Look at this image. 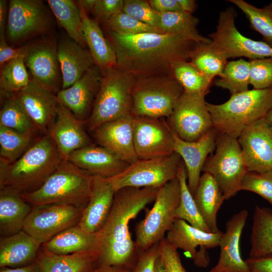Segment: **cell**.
I'll list each match as a JSON object with an SVG mask.
<instances>
[{"mask_svg": "<svg viewBox=\"0 0 272 272\" xmlns=\"http://www.w3.org/2000/svg\"><path fill=\"white\" fill-rule=\"evenodd\" d=\"M83 210L63 203L32 207L24 221L23 230L42 244L61 232L78 225Z\"/></svg>", "mask_w": 272, "mask_h": 272, "instance_id": "14", "label": "cell"}, {"mask_svg": "<svg viewBox=\"0 0 272 272\" xmlns=\"http://www.w3.org/2000/svg\"><path fill=\"white\" fill-rule=\"evenodd\" d=\"M24 59L31 80L53 94L62 87V76L54 38L44 37L24 46Z\"/></svg>", "mask_w": 272, "mask_h": 272, "instance_id": "15", "label": "cell"}, {"mask_svg": "<svg viewBox=\"0 0 272 272\" xmlns=\"http://www.w3.org/2000/svg\"><path fill=\"white\" fill-rule=\"evenodd\" d=\"M122 12L142 22L160 29V13L153 10L148 1L124 0Z\"/></svg>", "mask_w": 272, "mask_h": 272, "instance_id": "47", "label": "cell"}, {"mask_svg": "<svg viewBox=\"0 0 272 272\" xmlns=\"http://www.w3.org/2000/svg\"><path fill=\"white\" fill-rule=\"evenodd\" d=\"M33 135L0 126V167L18 159L32 145Z\"/></svg>", "mask_w": 272, "mask_h": 272, "instance_id": "40", "label": "cell"}, {"mask_svg": "<svg viewBox=\"0 0 272 272\" xmlns=\"http://www.w3.org/2000/svg\"><path fill=\"white\" fill-rule=\"evenodd\" d=\"M237 14L232 8L220 12L216 30L209 35L212 45L227 59L246 57L250 59L272 57V47L263 41L247 38L235 24Z\"/></svg>", "mask_w": 272, "mask_h": 272, "instance_id": "12", "label": "cell"}, {"mask_svg": "<svg viewBox=\"0 0 272 272\" xmlns=\"http://www.w3.org/2000/svg\"><path fill=\"white\" fill-rule=\"evenodd\" d=\"M57 55L62 76L61 89L73 85L95 65L89 49L72 39H63L57 44Z\"/></svg>", "mask_w": 272, "mask_h": 272, "instance_id": "27", "label": "cell"}, {"mask_svg": "<svg viewBox=\"0 0 272 272\" xmlns=\"http://www.w3.org/2000/svg\"><path fill=\"white\" fill-rule=\"evenodd\" d=\"M124 0H97L92 13L95 20L104 23L122 12Z\"/></svg>", "mask_w": 272, "mask_h": 272, "instance_id": "50", "label": "cell"}, {"mask_svg": "<svg viewBox=\"0 0 272 272\" xmlns=\"http://www.w3.org/2000/svg\"><path fill=\"white\" fill-rule=\"evenodd\" d=\"M1 67L0 75L1 95L10 98L29 84L31 79L26 69L24 58L12 59Z\"/></svg>", "mask_w": 272, "mask_h": 272, "instance_id": "39", "label": "cell"}, {"mask_svg": "<svg viewBox=\"0 0 272 272\" xmlns=\"http://www.w3.org/2000/svg\"><path fill=\"white\" fill-rule=\"evenodd\" d=\"M108 32L121 35H133L145 33H165L161 30L142 22L122 12L104 23Z\"/></svg>", "mask_w": 272, "mask_h": 272, "instance_id": "45", "label": "cell"}, {"mask_svg": "<svg viewBox=\"0 0 272 272\" xmlns=\"http://www.w3.org/2000/svg\"><path fill=\"white\" fill-rule=\"evenodd\" d=\"M180 197L177 177L159 188L152 209L135 227V243L139 253L148 250L164 238L176 219L175 211Z\"/></svg>", "mask_w": 272, "mask_h": 272, "instance_id": "8", "label": "cell"}, {"mask_svg": "<svg viewBox=\"0 0 272 272\" xmlns=\"http://www.w3.org/2000/svg\"><path fill=\"white\" fill-rule=\"evenodd\" d=\"M152 8L162 14L181 11L177 0H149Z\"/></svg>", "mask_w": 272, "mask_h": 272, "instance_id": "54", "label": "cell"}, {"mask_svg": "<svg viewBox=\"0 0 272 272\" xmlns=\"http://www.w3.org/2000/svg\"><path fill=\"white\" fill-rule=\"evenodd\" d=\"M207 107L217 131L237 139L247 126L265 117L272 108V86L231 95L220 104L207 102Z\"/></svg>", "mask_w": 272, "mask_h": 272, "instance_id": "5", "label": "cell"}, {"mask_svg": "<svg viewBox=\"0 0 272 272\" xmlns=\"http://www.w3.org/2000/svg\"><path fill=\"white\" fill-rule=\"evenodd\" d=\"M77 2L83 7L87 13H92L97 0H80Z\"/></svg>", "mask_w": 272, "mask_h": 272, "instance_id": "59", "label": "cell"}, {"mask_svg": "<svg viewBox=\"0 0 272 272\" xmlns=\"http://www.w3.org/2000/svg\"><path fill=\"white\" fill-rule=\"evenodd\" d=\"M84 272H97V271H96V268H95L94 269L87 270V271H85Z\"/></svg>", "mask_w": 272, "mask_h": 272, "instance_id": "62", "label": "cell"}, {"mask_svg": "<svg viewBox=\"0 0 272 272\" xmlns=\"http://www.w3.org/2000/svg\"><path fill=\"white\" fill-rule=\"evenodd\" d=\"M13 97L36 130L47 133L55 120L59 106L56 95L31 80L28 86L16 93Z\"/></svg>", "mask_w": 272, "mask_h": 272, "instance_id": "19", "label": "cell"}, {"mask_svg": "<svg viewBox=\"0 0 272 272\" xmlns=\"http://www.w3.org/2000/svg\"><path fill=\"white\" fill-rule=\"evenodd\" d=\"M172 76L189 93L206 95L212 80L200 72L190 62L178 61L171 69Z\"/></svg>", "mask_w": 272, "mask_h": 272, "instance_id": "41", "label": "cell"}, {"mask_svg": "<svg viewBox=\"0 0 272 272\" xmlns=\"http://www.w3.org/2000/svg\"><path fill=\"white\" fill-rule=\"evenodd\" d=\"M240 9L248 19L250 27L259 33L263 42L272 47V2L262 8L243 0H229Z\"/></svg>", "mask_w": 272, "mask_h": 272, "instance_id": "42", "label": "cell"}, {"mask_svg": "<svg viewBox=\"0 0 272 272\" xmlns=\"http://www.w3.org/2000/svg\"><path fill=\"white\" fill-rule=\"evenodd\" d=\"M240 189L258 194L272 206V170L248 172L242 180Z\"/></svg>", "mask_w": 272, "mask_h": 272, "instance_id": "46", "label": "cell"}, {"mask_svg": "<svg viewBox=\"0 0 272 272\" xmlns=\"http://www.w3.org/2000/svg\"><path fill=\"white\" fill-rule=\"evenodd\" d=\"M158 252L166 272H187L177 249L170 244L165 237L158 242Z\"/></svg>", "mask_w": 272, "mask_h": 272, "instance_id": "49", "label": "cell"}, {"mask_svg": "<svg viewBox=\"0 0 272 272\" xmlns=\"http://www.w3.org/2000/svg\"><path fill=\"white\" fill-rule=\"evenodd\" d=\"M248 215L247 210L243 209L227 222L219 245L218 261L209 272H250L240 251V240Z\"/></svg>", "mask_w": 272, "mask_h": 272, "instance_id": "21", "label": "cell"}, {"mask_svg": "<svg viewBox=\"0 0 272 272\" xmlns=\"http://www.w3.org/2000/svg\"><path fill=\"white\" fill-rule=\"evenodd\" d=\"M47 3L58 24L71 39L85 48L81 13L77 3L72 0H48Z\"/></svg>", "mask_w": 272, "mask_h": 272, "instance_id": "36", "label": "cell"}, {"mask_svg": "<svg viewBox=\"0 0 272 272\" xmlns=\"http://www.w3.org/2000/svg\"><path fill=\"white\" fill-rule=\"evenodd\" d=\"M0 272H41V271L38 264L35 261L28 265L22 267H1Z\"/></svg>", "mask_w": 272, "mask_h": 272, "instance_id": "56", "label": "cell"}, {"mask_svg": "<svg viewBox=\"0 0 272 272\" xmlns=\"http://www.w3.org/2000/svg\"><path fill=\"white\" fill-rule=\"evenodd\" d=\"M0 190V234L9 236L23 230L24 221L32 209L21 194L7 187Z\"/></svg>", "mask_w": 272, "mask_h": 272, "instance_id": "31", "label": "cell"}, {"mask_svg": "<svg viewBox=\"0 0 272 272\" xmlns=\"http://www.w3.org/2000/svg\"><path fill=\"white\" fill-rule=\"evenodd\" d=\"M115 193L114 189L106 178L93 175L89 199L78 225L88 233H97L108 218Z\"/></svg>", "mask_w": 272, "mask_h": 272, "instance_id": "24", "label": "cell"}, {"mask_svg": "<svg viewBox=\"0 0 272 272\" xmlns=\"http://www.w3.org/2000/svg\"><path fill=\"white\" fill-rule=\"evenodd\" d=\"M250 84L254 89H265L272 86V57L250 59Z\"/></svg>", "mask_w": 272, "mask_h": 272, "instance_id": "48", "label": "cell"}, {"mask_svg": "<svg viewBox=\"0 0 272 272\" xmlns=\"http://www.w3.org/2000/svg\"><path fill=\"white\" fill-rule=\"evenodd\" d=\"M82 123L67 108L59 103L56 118L47 133L55 144L63 160H67L73 152L91 145Z\"/></svg>", "mask_w": 272, "mask_h": 272, "instance_id": "25", "label": "cell"}, {"mask_svg": "<svg viewBox=\"0 0 272 272\" xmlns=\"http://www.w3.org/2000/svg\"><path fill=\"white\" fill-rule=\"evenodd\" d=\"M198 20L183 11L160 14V29L165 33L180 36L197 44L212 42L200 35L197 28Z\"/></svg>", "mask_w": 272, "mask_h": 272, "instance_id": "34", "label": "cell"}, {"mask_svg": "<svg viewBox=\"0 0 272 272\" xmlns=\"http://www.w3.org/2000/svg\"><path fill=\"white\" fill-rule=\"evenodd\" d=\"M67 160L91 175L106 178L120 173L129 165L108 149L92 144L73 152Z\"/></svg>", "mask_w": 272, "mask_h": 272, "instance_id": "26", "label": "cell"}, {"mask_svg": "<svg viewBox=\"0 0 272 272\" xmlns=\"http://www.w3.org/2000/svg\"><path fill=\"white\" fill-rule=\"evenodd\" d=\"M223 233L207 232L176 219L165 238L175 248L183 250L196 266L206 268L210 262L207 250L219 246Z\"/></svg>", "mask_w": 272, "mask_h": 272, "instance_id": "17", "label": "cell"}, {"mask_svg": "<svg viewBox=\"0 0 272 272\" xmlns=\"http://www.w3.org/2000/svg\"><path fill=\"white\" fill-rule=\"evenodd\" d=\"M177 177L180 189V202L175 211L176 219L184 220L202 231L212 233L202 219L187 184V172L183 162L179 167Z\"/></svg>", "mask_w": 272, "mask_h": 272, "instance_id": "37", "label": "cell"}, {"mask_svg": "<svg viewBox=\"0 0 272 272\" xmlns=\"http://www.w3.org/2000/svg\"><path fill=\"white\" fill-rule=\"evenodd\" d=\"M135 78L116 67L102 76L90 115L85 122L93 131L105 122L131 115L132 93Z\"/></svg>", "mask_w": 272, "mask_h": 272, "instance_id": "6", "label": "cell"}, {"mask_svg": "<svg viewBox=\"0 0 272 272\" xmlns=\"http://www.w3.org/2000/svg\"><path fill=\"white\" fill-rule=\"evenodd\" d=\"M0 126L26 134L36 130L26 113L13 97L7 99L0 111Z\"/></svg>", "mask_w": 272, "mask_h": 272, "instance_id": "44", "label": "cell"}, {"mask_svg": "<svg viewBox=\"0 0 272 272\" xmlns=\"http://www.w3.org/2000/svg\"><path fill=\"white\" fill-rule=\"evenodd\" d=\"M154 272H166L159 255L155 263Z\"/></svg>", "mask_w": 272, "mask_h": 272, "instance_id": "60", "label": "cell"}, {"mask_svg": "<svg viewBox=\"0 0 272 272\" xmlns=\"http://www.w3.org/2000/svg\"><path fill=\"white\" fill-rule=\"evenodd\" d=\"M93 176L62 160L39 188L21 195L32 207L63 203L84 210L89 199Z\"/></svg>", "mask_w": 272, "mask_h": 272, "instance_id": "4", "label": "cell"}, {"mask_svg": "<svg viewBox=\"0 0 272 272\" xmlns=\"http://www.w3.org/2000/svg\"><path fill=\"white\" fill-rule=\"evenodd\" d=\"M250 241L249 257H259L272 253L271 209L256 206L252 217Z\"/></svg>", "mask_w": 272, "mask_h": 272, "instance_id": "35", "label": "cell"}, {"mask_svg": "<svg viewBox=\"0 0 272 272\" xmlns=\"http://www.w3.org/2000/svg\"><path fill=\"white\" fill-rule=\"evenodd\" d=\"M250 84L249 61L240 58L228 62L223 76L215 82V85L226 89L231 95L247 91Z\"/></svg>", "mask_w": 272, "mask_h": 272, "instance_id": "43", "label": "cell"}, {"mask_svg": "<svg viewBox=\"0 0 272 272\" xmlns=\"http://www.w3.org/2000/svg\"><path fill=\"white\" fill-rule=\"evenodd\" d=\"M161 118L133 116V143L139 159L166 157L174 153L173 132Z\"/></svg>", "mask_w": 272, "mask_h": 272, "instance_id": "16", "label": "cell"}, {"mask_svg": "<svg viewBox=\"0 0 272 272\" xmlns=\"http://www.w3.org/2000/svg\"><path fill=\"white\" fill-rule=\"evenodd\" d=\"M183 92L182 86L171 76L137 78L132 93L131 115L168 117Z\"/></svg>", "mask_w": 272, "mask_h": 272, "instance_id": "7", "label": "cell"}, {"mask_svg": "<svg viewBox=\"0 0 272 272\" xmlns=\"http://www.w3.org/2000/svg\"><path fill=\"white\" fill-rule=\"evenodd\" d=\"M62 159L48 133L40 137L16 161L0 167V188H11L20 194L39 188Z\"/></svg>", "mask_w": 272, "mask_h": 272, "instance_id": "3", "label": "cell"}, {"mask_svg": "<svg viewBox=\"0 0 272 272\" xmlns=\"http://www.w3.org/2000/svg\"><path fill=\"white\" fill-rule=\"evenodd\" d=\"M158 257L157 243L148 250L140 253L131 272H154Z\"/></svg>", "mask_w": 272, "mask_h": 272, "instance_id": "51", "label": "cell"}, {"mask_svg": "<svg viewBox=\"0 0 272 272\" xmlns=\"http://www.w3.org/2000/svg\"><path fill=\"white\" fill-rule=\"evenodd\" d=\"M264 117L272 128V108L267 113Z\"/></svg>", "mask_w": 272, "mask_h": 272, "instance_id": "61", "label": "cell"}, {"mask_svg": "<svg viewBox=\"0 0 272 272\" xmlns=\"http://www.w3.org/2000/svg\"><path fill=\"white\" fill-rule=\"evenodd\" d=\"M132 119L133 116L128 115L103 123L93 131L99 146L129 164L139 159L134 146Z\"/></svg>", "mask_w": 272, "mask_h": 272, "instance_id": "22", "label": "cell"}, {"mask_svg": "<svg viewBox=\"0 0 272 272\" xmlns=\"http://www.w3.org/2000/svg\"><path fill=\"white\" fill-rule=\"evenodd\" d=\"M215 151L206 160L202 171L214 177L227 200L241 190L248 170L237 138L218 132Z\"/></svg>", "mask_w": 272, "mask_h": 272, "instance_id": "9", "label": "cell"}, {"mask_svg": "<svg viewBox=\"0 0 272 272\" xmlns=\"http://www.w3.org/2000/svg\"><path fill=\"white\" fill-rule=\"evenodd\" d=\"M53 20L48 8L40 0H11L6 37L12 44H18L50 33Z\"/></svg>", "mask_w": 272, "mask_h": 272, "instance_id": "10", "label": "cell"}, {"mask_svg": "<svg viewBox=\"0 0 272 272\" xmlns=\"http://www.w3.org/2000/svg\"><path fill=\"white\" fill-rule=\"evenodd\" d=\"M41 245L24 230L9 236L1 237L0 267L15 268L33 262Z\"/></svg>", "mask_w": 272, "mask_h": 272, "instance_id": "28", "label": "cell"}, {"mask_svg": "<svg viewBox=\"0 0 272 272\" xmlns=\"http://www.w3.org/2000/svg\"><path fill=\"white\" fill-rule=\"evenodd\" d=\"M118 69L135 79L153 75L171 76L173 64L187 61L197 44L168 33L124 35L108 32Z\"/></svg>", "mask_w": 272, "mask_h": 272, "instance_id": "1", "label": "cell"}, {"mask_svg": "<svg viewBox=\"0 0 272 272\" xmlns=\"http://www.w3.org/2000/svg\"><path fill=\"white\" fill-rule=\"evenodd\" d=\"M198 211L212 233L220 231L217 226V214L225 199L223 193L214 177L204 172L193 195Z\"/></svg>", "mask_w": 272, "mask_h": 272, "instance_id": "32", "label": "cell"}, {"mask_svg": "<svg viewBox=\"0 0 272 272\" xmlns=\"http://www.w3.org/2000/svg\"><path fill=\"white\" fill-rule=\"evenodd\" d=\"M237 141L248 172L272 170V128L264 117L247 126Z\"/></svg>", "mask_w": 272, "mask_h": 272, "instance_id": "18", "label": "cell"}, {"mask_svg": "<svg viewBox=\"0 0 272 272\" xmlns=\"http://www.w3.org/2000/svg\"><path fill=\"white\" fill-rule=\"evenodd\" d=\"M131 268L123 266H103L96 268L97 272H131Z\"/></svg>", "mask_w": 272, "mask_h": 272, "instance_id": "58", "label": "cell"}, {"mask_svg": "<svg viewBox=\"0 0 272 272\" xmlns=\"http://www.w3.org/2000/svg\"><path fill=\"white\" fill-rule=\"evenodd\" d=\"M245 261L250 272H272V253L259 257H249Z\"/></svg>", "mask_w": 272, "mask_h": 272, "instance_id": "53", "label": "cell"}, {"mask_svg": "<svg viewBox=\"0 0 272 272\" xmlns=\"http://www.w3.org/2000/svg\"><path fill=\"white\" fill-rule=\"evenodd\" d=\"M77 3L81 11L82 29L86 45L95 64L99 67L103 76L108 69L116 66L114 49L109 40L104 36L99 23L90 19L83 7Z\"/></svg>", "mask_w": 272, "mask_h": 272, "instance_id": "29", "label": "cell"}, {"mask_svg": "<svg viewBox=\"0 0 272 272\" xmlns=\"http://www.w3.org/2000/svg\"><path fill=\"white\" fill-rule=\"evenodd\" d=\"M181 162L175 152L166 157L138 159L120 173L107 179L115 191L126 187L160 188L177 177Z\"/></svg>", "mask_w": 272, "mask_h": 272, "instance_id": "11", "label": "cell"}, {"mask_svg": "<svg viewBox=\"0 0 272 272\" xmlns=\"http://www.w3.org/2000/svg\"><path fill=\"white\" fill-rule=\"evenodd\" d=\"M190 62L203 75L212 80L221 77L227 59L211 43L197 44L190 57Z\"/></svg>", "mask_w": 272, "mask_h": 272, "instance_id": "38", "label": "cell"}, {"mask_svg": "<svg viewBox=\"0 0 272 272\" xmlns=\"http://www.w3.org/2000/svg\"><path fill=\"white\" fill-rule=\"evenodd\" d=\"M159 188L126 187L115 191L108 218L96 233L97 267L133 268L140 253L132 239L129 224L148 205L154 201Z\"/></svg>", "mask_w": 272, "mask_h": 272, "instance_id": "2", "label": "cell"}, {"mask_svg": "<svg viewBox=\"0 0 272 272\" xmlns=\"http://www.w3.org/2000/svg\"><path fill=\"white\" fill-rule=\"evenodd\" d=\"M98 259L94 250L58 255L40 247L35 261L41 272H84L97 268Z\"/></svg>", "mask_w": 272, "mask_h": 272, "instance_id": "30", "label": "cell"}, {"mask_svg": "<svg viewBox=\"0 0 272 272\" xmlns=\"http://www.w3.org/2000/svg\"><path fill=\"white\" fill-rule=\"evenodd\" d=\"M102 76L96 65L70 87L56 94L59 103L67 108L80 121H86L93 108Z\"/></svg>", "mask_w": 272, "mask_h": 272, "instance_id": "20", "label": "cell"}, {"mask_svg": "<svg viewBox=\"0 0 272 272\" xmlns=\"http://www.w3.org/2000/svg\"><path fill=\"white\" fill-rule=\"evenodd\" d=\"M24 46L14 48L7 43L6 34L0 35V65L2 67L6 62L14 59L24 58Z\"/></svg>", "mask_w": 272, "mask_h": 272, "instance_id": "52", "label": "cell"}, {"mask_svg": "<svg viewBox=\"0 0 272 272\" xmlns=\"http://www.w3.org/2000/svg\"><path fill=\"white\" fill-rule=\"evenodd\" d=\"M217 133L214 127L199 140L188 142L181 139L173 132L174 152L180 156L184 163L187 172L188 186L193 195L197 187L205 162L209 155H212L215 150Z\"/></svg>", "mask_w": 272, "mask_h": 272, "instance_id": "23", "label": "cell"}, {"mask_svg": "<svg viewBox=\"0 0 272 272\" xmlns=\"http://www.w3.org/2000/svg\"><path fill=\"white\" fill-rule=\"evenodd\" d=\"M181 11L192 14L197 5L194 0H177Z\"/></svg>", "mask_w": 272, "mask_h": 272, "instance_id": "57", "label": "cell"}, {"mask_svg": "<svg viewBox=\"0 0 272 272\" xmlns=\"http://www.w3.org/2000/svg\"><path fill=\"white\" fill-rule=\"evenodd\" d=\"M9 5L6 0L0 1V35L5 34L8 18Z\"/></svg>", "mask_w": 272, "mask_h": 272, "instance_id": "55", "label": "cell"}, {"mask_svg": "<svg viewBox=\"0 0 272 272\" xmlns=\"http://www.w3.org/2000/svg\"><path fill=\"white\" fill-rule=\"evenodd\" d=\"M96 241V234L88 233L77 225L61 232L42 244L41 248L54 254L67 255L95 250Z\"/></svg>", "mask_w": 272, "mask_h": 272, "instance_id": "33", "label": "cell"}, {"mask_svg": "<svg viewBox=\"0 0 272 272\" xmlns=\"http://www.w3.org/2000/svg\"><path fill=\"white\" fill-rule=\"evenodd\" d=\"M205 96L184 91L167 117L170 129L181 139L196 141L214 127Z\"/></svg>", "mask_w": 272, "mask_h": 272, "instance_id": "13", "label": "cell"}]
</instances>
